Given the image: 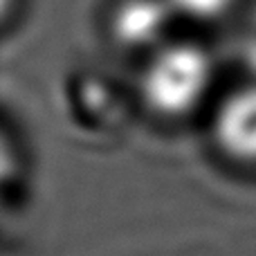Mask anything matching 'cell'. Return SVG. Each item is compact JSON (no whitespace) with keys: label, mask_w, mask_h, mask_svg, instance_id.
<instances>
[{"label":"cell","mask_w":256,"mask_h":256,"mask_svg":"<svg viewBox=\"0 0 256 256\" xmlns=\"http://www.w3.org/2000/svg\"><path fill=\"white\" fill-rule=\"evenodd\" d=\"M214 84V61L204 48L164 40L144 54L137 90L153 115L178 120L194 112Z\"/></svg>","instance_id":"cell-1"},{"label":"cell","mask_w":256,"mask_h":256,"mask_svg":"<svg viewBox=\"0 0 256 256\" xmlns=\"http://www.w3.org/2000/svg\"><path fill=\"white\" fill-rule=\"evenodd\" d=\"M176 12L166 0H115L108 14V36L126 52H150L164 40Z\"/></svg>","instance_id":"cell-2"},{"label":"cell","mask_w":256,"mask_h":256,"mask_svg":"<svg viewBox=\"0 0 256 256\" xmlns=\"http://www.w3.org/2000/svg\"><path fill=\"white\" fill-rule=\"evenodd\" d=\"M216 140L225 153L256 162V84L234 90L216 112Z\"/></svg>","instance_id":"cell-3"},{"label":"cell","mask_w":256,"mask_h":256,"mask_svg":"<svg viewBox=\"0 0 256 256\" xmlns=\"http://www.w3.org/2000/svg\"><path fill=\"white\" fill-rule=\"evenodd\" d=\"M27 180V155L14 128L0 122V220L18 207Z\"/></svg>","instance_id":"cell-4"},{"label":"cell","mask_w":256,"mask_h":256,"mask_svg":"<svg viewBox=\"0 0 256 256\" xmlns=\"http://www.w3.org/2000/svg\"><path fill=\"white\" fill-rule=\"evenodd\" d=\"M178 18L191 20H218L236 7L238 0H166Z\"/></svg>","instance_id":"cell-5"},{"label":"cell","mask_w":256,"mask_h":256,"mask_svg":"<svg viewBox=\"0 0 256 256\" xmlns=\"http://www.w3.org/2000/svg\"><path fill=\"white\" fill-rule=\"evenodd\" d=\"M25 0H0V32H4L18 18Z\"/></svg>","instance_id":"cell-6"}]
</instances>
